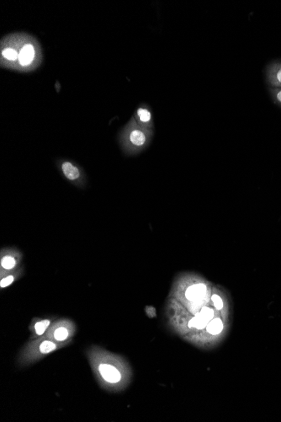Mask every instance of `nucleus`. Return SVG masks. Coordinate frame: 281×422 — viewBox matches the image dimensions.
I'll use <instances>...</instances> for the list:
<instances>
[{
    "instance_id": "nucleus-5",
    "label": "nucleus",
    "mask_w": 281,
    "mask_h": 422,
    "mask_svg": "<svg viewBox=\"0 0 281 422\" xmlns=\"http://www.w3.org/2000/svg\"><path fill=\"white\" fill-rule=\"evenodd\" d=\"M35 57V48L31 44H27L19 52V60L22 66H27L32 63Z\"/></svg>"
},
{
    "instance_id": "nucleus-18",
    "label": "nucleus",
    "mask_w": 281,
    "mask_h": 422,
    "mask_svg": "<svg viewBox=\"0 0 281 422\" xmlns=\"http://www.w3.org/2000/svg\"><path fill=\"white\" fill-rule=\"evenodd\" d=\"M211 300H212V302H213L214 304H215V307H216V309L221 310V309L223 308V302H222V300L221 299V297H220L219 296H217V295H213L212 297H211Z\"/></svg>"
},
{
    "instance_id": "nucleus-14",
    "label": "nucleus",
    "mask_w": 281,
    "mask_h": 422,
    "mask_svg": "<svg viewBox=\"0 0 281 422\" xmlns=\"http://www.w3.org/2000/svg\"><path fill=\"white\" fill-rule=\"evenodd\" d=\"M19 53L13 48H7L3 52V57L9 61L16 60L17 58L19 57Z\"/></svg>"
},
{
    "instance_id": "nucleus-17",
    "label": "nucleus",
    "mask_w": 281,
    "mask_h": 422,
    "mask_svg": "<svg viewBox=\"0 0 281 422\" xmlns=\"http://www.w3.org/2000/svg\"><path fill=\"white\" fill-rule=\"evenodd\" d=\"M14 276H8V277H6V278L2 279L1 282H0V286H1L2 288L7 287V286H8L9 285L13 283V282H14Z\"/></svg>"
},
{
    "instance_id": "nucleus-3",
    "label": "nucleus",
    "mask_w": 281,
    "mask_h": 422,
    "mask_svg": "<svg viewBox=\"0 0 281 422\" xmlns=\"http://www.w3.org/2000/svg\"><path fill=\"white\" fill-rule=\"evenodd\" d=\"M101 376L110 383H117L121 380V373L117 368L109 364H101L99 367Z\"/></svg>"
},
{
    "instance_id": "nucleus-6",
    "label": "nucleus",
    "mask_w": 281,
    "mask_h": 422,
    "mask_svg": "<svg viewBox=\"0 0 281 422\" xmlns=\"http://www.w3.org/2000/svg\"><path fill=\"white\" fill-rule=\"evenodd\" d=\"M62 172L65 175L66 178L69 180H78L80 177V171L77 167L74 166L73 163L69 162H65L62 163Z\"/></svg>"
},
{
    "instance_id": "nucleus-1",
    "label": "nucleus",
    "mask_w": 281,
    "mask_h": 422,
    "mask_svg": "<svg viewBox=\"0 0 281 422\" xmlns=\"http://www.w3.org/2000/svg\"><path fill=\"white\" fill-rule=\"evenodd\" d=\"M265 82L269 88H281V60L272 61L265 69Z\"/></svg>"
},
{
    "instance_id": "nucleus-2",
    "label": "nucleus",
    "mask_w": 281,
    "mask_h": 422,
    "mask_svg": "<svg viewBox=\"0 0 281 422\" xmlns=\"http://www.w3.org/2000/svg\"><path fill=\"white\" fill-rule=\"evenodd\" d=\"M148 135L140 128H133L128 134V140L133 147H141L146 145Z\"/></svg>"
},
{
    "instance_id": "nucleus-10",
    "label": "nucleus",
    "mask_w": 281,
    "mask_h": 422,
    "mask_svg": "<svg viewBox=\"0 0 281 422\" xmlns=\"http://www.w3.org/2000/svg\"><path fill=\"white\" fill-rule=\"evenodd\" d=\"M269 92L274 103L281 107V88H269Z\"/></svg>"
},
{
    "instance_id": "nucleus-16",
    "label": "nucleus",
    "mask_w": 281,
    "mask_h": 422,
    "mask_svg": "<svg viewBox=\"0 0 281 422\" xmlns=\"http://www.w3.org/2000/svg\"><path fill=\"white\" fill-rule=\"evenodd\" d=\"M200 314L205 318V319H207L208 321H210L211 319H213L214 317V312L212 309L209 308H206V307H204L202 308V310L200 311Z\"/></svg>"
},
{
    "instance_id": "nucleus-15",
    "label": "nucleus",
    "mask_w": 281,
    "mask_h": 422,
    "mask_svg": "<svg viewBox=\"0 0 281 422\" xmlns=\"http://www.w3.org/2000/svg\"><path fill=\"white\" fill-rule=\"evenodd\" d=\"M49 324H50V321L49 320H43V321L39 322V323L35 324V328L36 334L39 335H43V333L46 331L47 327L49 326Z\"/></svg>"
},
{
    "instance_id": "nucleus-4",
    "label": "nucleus",
    "mask_w": 281,
    "mask_h": 422,
    "mask_svg": "<svg viewBox=\"0 0 281 422\" xmlns=\"http://www.w3.org/2000/svg\"><path fill=\"white\" fill-rule=\"evenodd\" d=\"M206 286L204 284H196L194 286H189V288L187 289L186 296L187 299L191 302H200V300H202L206 295Z\"/></svg>"
},
{
    "instance_id": "nucleus-7",
    "label": "nucleus",
    "mask_w": 281,
    "mask_h": 422,
    "mask_svg": "<svg viewBox=\"0 0 281 422\" xmlns=\"http://www.w3.org/2000/svg\"><path fill=\"white\" fill-rule=\"evenodd\" d=\"M208 322V320L205 319L200 313H198L194 319L189 321V326L190 328H196L198 330H201V329H204L205 327L207 326Z\"/></svg>"
},
{
    "instance_id": "nucleus-13",
    "label": "nucleus",
    "mask_w": 281,
    "mask_h": 422,
    "mask_svg": "<svg viewBox=\"0 0 281 422\" xmlns=\"http://www.w3.org/2000/svg\"><path fill=\"white\" fill-rule=\"evenodd\" d=\"M68 331L66 328H63V327H61V328H58L54 333L55 339L57 340V341H62L66 340L67 338H68Z\"/></svg>"
},
{
    "instance_id": "nucleus-12",
    "label": "nucleus",
    "mask_w": 281,
    "mask_h": 422,
    "mask_svg": "<svg viewBox=\"0 0 281 422\" xmlns=\"http://www.w3.org/2000/svg\"><path fill=\"white\" fill-rule=\"evenodd\" d=\"M56 349V345L51 341H44L40 346V351L41 353L47 354L49 352H52Z\"/></svg>"
},
{
    "instance_id": "nucleus-8",
    "label": "nucleus",
    "mask_w": 281,
    "mask_h": 422,
    "mask_svg": "<svg viewBox=\"0 0 281 422\" xmlns=\"http://www.w3.org/2000/svg\"><path fill=\"white\" fill-rule=\"evenodd\" d=\"M223 324L220 319H215L207 324V331L211 335H218L222 332Z\"/></svg>"
},
{
    "instance_id": "nucleus-11",
    "label": "nucleus",
    "mask_w": 281,
    "mask_h": 422,
    "mask_svg": "<svg viewBox=\"0 0 281 422\" xmlns=\"http://www.w3.org/2000/svg\"><path fill=\"white\" fill-rule=\"evenodd\" d=\"M1 264H2V267L4 269L11 270L13 269L16 266V261H15V259H14L13 256H5L2 259Z\"/></svg>"
},
{
    "instance_id": "nucleus-9",
    "label": "nucleus",
    "mask_w": 281,
    "mask_h": 422,
    "mask_svg": "<svg viewBox=\"0 0 281 422\" xmlns=\"http://www.w3.org/2000/svg\"><path fill=\"white\" fill-rule=\"evenodd\" d=\"M137 116L140 123H149L151 120V113L147 108L139 107L137 111Z\"/></svg>"
}]
</instances>
